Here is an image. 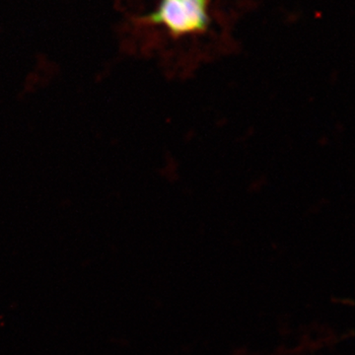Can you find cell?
<instances>
[{"instance_id": "cell-1", "label": "cell", "mask_w": 355, "mask_h": 355, "mask_svg": "<svg viewBox=\"0 0 355 355\" xmlns=\"http://www.w3.org/2000/svg\"><path fill=\"white\" fill-rule=\"evenodd\" d=\"M209 0H160L157 9L146 20L166 28L175 38L207 31Z\"/></svg>"}]
</instances>
